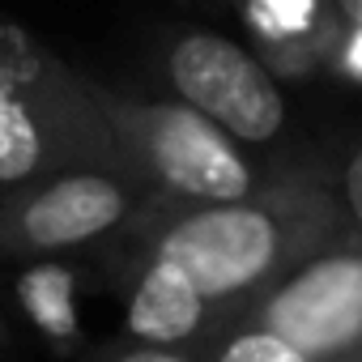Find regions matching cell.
<instances>
[{
    "label": "cell",
    "mask_w": 362,
    "mask_h": 362,
    "mask_svg": "<svg viewBox=\"0 0 362 362\" xmlns=\"http://www.w3.org/2000/svg\"><path fill=\"white\" fill-rule=\"evenodd\" d=\"M341 226H349V218L337 192L307 175H277L239 201L162 197L119 243L170 260L218 320H230Z\"/></svg>",
    "instance_id": "obj_1"
},
{
    "label": "cell",
    "mask_w": 362,
    "mask_h": 362,
    "mask_svg": "<svg viewBox=\"0 0 362 362\" xmlns=\"http://www.w3.org/2000/svg\"><path fill=\"white\" fill-rule=\"evenodd\" d=\"M73 162H124L90 77L26 30L0 47V192Z\"/></svg>",
    "instance_id": "obj_2"
},
{
    "label": "cell",
    "mask_w": 362,
    "mask_h": 362,
    "mask_svg": "<svg viewBox=\"0 0 362 362\" xmlns=\"http://www.w3.org/2000/svg\"><path fill=\"white\" fill-rule=\"evenodd\" d=\"M90 94L124 162L141 179H149L166 201H239L277 179L260 170L243 141H235L226 128H218L184 98H132L94 77Z\"/></svg>",
    "instance_id": "obj_3"
},
{
    "label": "cell",
    "mask_w": 362,
    "mask_h": 362,
    "mask_svg": "<svg viewBox=\"0 0 362 362\" xmlns=\"http://www.w3.org/2000/svg\"><path fill=\"white\" fill-rule=\"evenodd\" d=\"M158 188L119 162H73L0 192V260H52L124 239Z\"/></svg>",
    "instance_id": "obj_4"
},
{
    "label": "cell",
    "mask_w": 362,
    "mask_h": 362,
    "mask_svg": "<svg viewBox=\"0 0 362 362\" xmlns=\"http://www.w3.org/2000/svg\"><path fill=\"white\" fill-rule=\"evenodd\" d=\"M256 324L286 337L315 362H354L362 354V239L341 226L247 307Z\"/></svg>",
    "instance_id": "obj_5"
},
{
    "label": "cell",
    "mask_w": 362,
    "mask_h": 362,
    "mask_svg": "<svg viewBox=\"0 0 362 362\" xmlns=\"http://www.w3.org/2000/svg\"><path fill=\"white\" fill-rule=\"evenodd\" d=\"M175 94L243 145H273L286 132V94L273 69L239 39L188 30L166 47Z\"/></svg>",
    "instance_id": "obj_6"
},
{
    "label": "cell",
    "mask_w": 362,
    "mask_h": 362,
    "mask_svg": "<svg viewBox=\"0 0 362 362\" xmlns=\"http://www.w3.org/2000/svg\"><path fill=\"white\" fill-rule=\"evenodd\" d=\"M218 324H222L218 311L170 260L128 252L124 337L153 345H205Z\"/></svg>",
    "instance_id": "obj_7"
},
{
    "label": "cell",
    "mask_w": 362,
    "mask_h": 362,
    "mask_svg": "<svg viewBox=\"0 0 362 362\" xmlns=\"http://www.w3.org/2000/svg\"><path fill=\"white\" fill-rule=\"evenodd\" d=\"M247 47L273 69V77H324L341 39V13L332 0H239Z\"/></svg>",
    "instance_id": "obj_8"
},
{
    "label": "cell",
    "mask_w": 362,
    "mask_h": 362,
    "mask_svg": "<svg viewBox=\"0 0 362 362\" xmlns=\"http://www.w3.org/2000/svg\"><path fill=\"white\" fill-rule=\"evenodd\" d=\"M205 362H315V358L239 311L214 328V337L205 341Z\"/></svg>",
    "instance_id": "obj_9"
},
{
    "label": "cell",
    "mask_w": 362,
    "mask_h": 362,
    "mask_svg": "<svg viewBox=\"0 0 362 362\" xmlns=\"http://www.w3.org/2000/svg\"><path fill=\"white\" fill-rule=\"evenodd\" d=\"M73 290H77V273L52 264V260H39V269H30L18 286L30 320L39 328H47L56 341L64 337H77V303H73Z\"/></svg>",
    "instance_id": "obj_10"
},
{
    "label": "cell",
    "mask_w": 362,
    "mask_h": 362,
    "mask_svg": "<svg viewBox=\"0 0 362 362\" xmlns=\"http://www.w3.org/2000/svg\"><path fill=\"white\" fill-rule=\"evenodd\" d=\"M103 362H205V345H153L124 337V345H115Z\"/></svg>",
    "instance_id": "obj_11"
},
{
    "label": "cell",
    "mask_w": 362,
    "mask_h": 362,
    "mask_svg": "<svg viewBox=\"0 0 362 362\" xmlns=\"http://www.w3.org/2000/svg\"><path fill=\"white\" fill-rule=\"evenodd\" d=\"M328 73L341 77V81L362 86V26H341V39H337V47H332Z\"/></svg>",
    "instance_id": "obj_12"
},
{
    "label": "cell",
    "mask_w": 362,
    "mask_h": 362,
    "mask_svg": "<svg viewBox=\"0 0 362 362\" xmlns=\"http://www.w3.org/2000/svg\"><path fill=\"white\" fill-rule=\"evenodd\" d=\"M341 205H345L354 235L362 239V145H354L345 166H341Z\"/></svg>",
    "instance_id": "obj_13"
},
{
    "label": "cell",
    "mask_w": 362,
    "mask_h": 362,
    "mask_svg": "<svg viewBox=\"0 0 362 362\" xmlns=\"http://www.w3.org/2000/svg\"><path fill=\"white\" fill-rule=\"evenodd\" d=\"M332 9L341 13L345 26H362V0H332Z\"/></svg>",
    "instance_id": "obj_14"
},
{
    "label": "cell",
    "mask_w": 362,
    "mask_h": 362,
    "mask_svg": "<svg viewBox=\"0 0 362 362\" xmlns=\"http://www.w3.org/2000/svg\"><path fill=\"white\" fill-rule=\"evenodd\" d=\"M18 35H22V26H13V22H5V18H0V47H9Z\"/></svg>",
    "instance_id": "obj_15"
},
{
    "label": "cell",
    "mask_w": 362,
    "mask_h": 362,
    "mask_svg": "<svg viewBox=\"0 0 362 362\" xmlns=\"http://www.w3.org/2000/svg\"><path fill=\"white\" fill-rule=\"evenodd\" d=\"M5 337H9V328H5V315H0V345H5Z\"/></svg>",
    "instance_id": "obj_16"
}]
</instances>
